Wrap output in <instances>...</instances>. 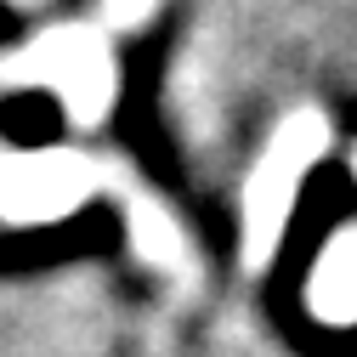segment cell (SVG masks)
<instances>
[{"mask_svg":"<svg viewBox=\"0 0 357 357\" xmlns=\"http://www.w3.org/2000/svg\"><path fill=\"white\" fill-rule=\"evenodd\" d=\"M329 142H335V130H329L324 108H295V114L278 119L273 137H266L250 182H244V266L250 273H261V266L278 255L289 210L301 199V182H306V170L329 153Z\"/></svg>","mask_w":357,"mask_h":357,"instance_id":"cell-1","label":"cell"},{"mask_svg":"<svg viewBox=\"0 0 357 357\" xmlns=\"http://www.w3.org/2000/svg\"><path fill=\"white\" fill-rule=\"evenodd\" d=\"M0 79L6 85H46V91L63 102L68 125L91 130L108 119L114 91H119V63L102 29H85V23H63L46 29L40 40L17 46L6 63H0Z\"/></svg>","mask_w":357,"mask_h":357,"instance_id":"cell-2","label":"cell"},{"mask_svg":"<svg viewBox=\"0 0 357 357\" xmlns=\"http://www.w3.org/2000/svg\"><path fill=\"white\" fill-rule=\"evenodd\" d=\"M108 165L85 159L79 148H40V153H0V215L34 227L57 221L102 188Z\"/></svg>","mask_w":357,"mask_h":357,"instance_id":"cell-3","label":"cell"},{"mask_svg":"<svg viewBox=\"0 0 357 357\" xmlns=\"http://www.w3.org/2000/svg\"><path fill=\"white\" fill-rule=\"evenodd\" d=\"M306 306L312 318L329 324V329H351L357 324V221L335 227L318 250L306 273Z\"/></svg>","mask_w":357,"mask_h":357,"instance_id":"cell-4","label":"cell"},{"mask_svg":"<svg viewBox=\"0 0 357 357\" xmlns=\"http://www.w3.org/2000/svg\"><path fill=\"white\" fill-rule=\"evenodd\" d=\"M125 227H130V250H137L148 266L159 273H193V244L182 233V221H176L153 193H142L137 182H125Z\"/></svg>","mask_w":357,"mask_h":357,"instance_id":"cell-5","label":"cell"},{"mask_svg":"<svg viewBox=\"0 0 357 357\" xmlns=\"http://www.w3.org/2000/svg\"><path fill=\"white\" fill-rule=\"evenodd\" d=\"M153 12H159V0H102V23H108V29H119V34L142 29Z\"/></svg>","mask_w":357,"mask_h":357,"instance_id":"cell-6","label":"cell"},{"mask_svg":"<svg viewBox=\"0 0 357 357\" xmlns=\"http://www.w3.org/2000/svg\"><path fill=\"white\" fill-rule=\"evenodd\" d=\"M351 170H357V148H351Z\"/></svg>","mask_w":357,"mask_h":357,"instance_id":"cell-7","label":"cell"},{"mask_svg":"<svg viewBox=\"0 0 357 357\" xmlns=\"http://www.w3.org/2000/svg\"><path fill=\"white\" fill-rule=\"evenodd\" d=\"M17 6H29V0H17Z\"/></svg>","mask_w":357,"mask_h":357,"instance_id":"cell-8","label":"cell"}]
</instances>
